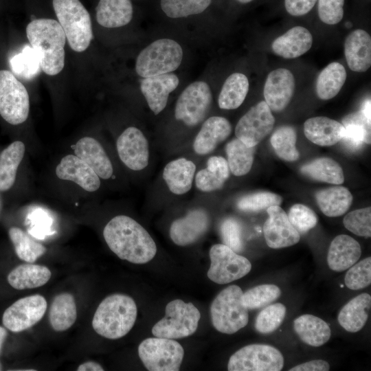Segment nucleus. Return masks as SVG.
I'll list each match as a JSON object with an SVG mask.
<instances>
[{
  "label": "nucleus",
  "instance_id": "obj_1",
  "mask_svg": "<svg viewBox=\"0 0 371 371\" xmlns=\"http://www.w3.org/2000/svg\"><path fill=\"white\" fill-rule=\"evenodd\" d=\"M103 236L118 258L134 264L146 263L157 253V245L146 229L126 215L111 218L103 229Z\"/></svg>",
  "mask_w": 371,
  "mask_h": 371
},
{
  "label": "nucleus",
  "instance_id": "obj_2",
  "mask_svg": "<svg viewBox=\"0 0 371 371\" xmlns=\"http://www.w3.org/2000/svg\"><path fill=\"white\" fill-rule=\"evenodd\" d=\"M26 34L38 54L42 70L49 76L59 74L65 65L67 39L60 23L51 19H35L28 23Z\"/></svg>",
  "mask_w": 371,
  "mask_h": 371
},
{
  "label": "nucleus",
  "instance_id": "obj_3",
  "mask_svg": "<svg viewBox=\"0 0 371 371\" xmlns=\"http://www.w3.org/2000/svg\"><path fill=\"white\" fill-rule=\"evenodd\" d=\"M137 315V306L131 297L121 293L112 294L106 297L98 306L92 327L105 338L117 339L131 330Z\"/></svg>",
  "mask_w": 371,
  "mask_h": 371
},
{
  "label": "nucleus",
  "instance_id": "obj_4",
  "mask_svg": "<svg viewBox=\"0 0 371 371\" xmlns=\"http://www.w3.org/2000/svg\"><path fill=\"white\" fill-rule=\"evenodd\" d=\"M53 7L71 48L86 50L93 38L89 13L79 0H53Z\"/></svg>",
  "mask_w": 371,
  "mask_h": 371
},
{
  "label": "nucleus",
  "instance_id": "obj_5",
  "mask_svg": "<svg viewBox=\"0 0 371 371\" xmlns=\"http://www.w3.org/2000/svg\"><path fill=\"white\" fill-rule=\"evenodd\" d=\"M243 292L237 285L221 291L210 306L213 326L225 334H234L244 328L249 321L248 309L243 304Z\"/></svg>",
  "mask_w": 371,
  "mask_h": 371
},
{
  "label": "nucleus",
  "instance_id": "obj_6",
  "mask_svg": "<svg viewBox=\"0 0 371 371\" xmlns=\"http://www.w3.org/2000/svg\"><path fill=\"white\" fill-rule=\"evenodd\" d=\"M183 50L175 41L161 38L143 49L136 59L135 71L142 78L170 73L181 65Z\"/></svg>",
  "mask_w": 371,
  "mask_h": 371
},
{
  "label": "nucleus",
  "instance_id": "obj_7",
  "mask_svg": "<svg viewBox=\"0 0 371 371\" xmlns=\"http://www.w3.org/2000/svg\"><path fill=\"white\" fill-rule=\"evenodd\" d=\"M165 313L152 328L155 337L176 339L192 335L201 318L199 309L192 303L179 299L168 302Z\"/></svg>",
  "mask_w": 371,
  "mask_h": 371
},
{
  "label": "nucleus",
  "instance_id": "obj_8",
  "mask_svg": "<svg viewBox=\"0 0 371 371\" xmlns=\"http://www.w3.org/2000/svg\"><path fill=\"white\" fill-rule=\"evenodd\" d=\"M139 357L150 371H177L184 356L181 345L175 339L149 337L138 347Z\"/></svg>",
  "mask_w": 371,
  "mask_h": 371
},
{
  "label": "nucleus",
  "instance_id": "obj_9",
  "mask_svg": "<svg viewBox=\"0 0 371 371\" xmlns=\"http://www.w3.org/2000/svg\"><path fill=\"white\" fill-rule=\"evenodd\" d=\"M30 113V98L25 86L8 70H0V115L8 123H23Z\"/></svg>",
  "mask_w": 371,
  "mask_h": 371
},
{
  "label": "nucleus",
  "instance_id": "obj_10",
  "mask_svg": "<svg viewBox=\"0 0 371 371\" xmlns=\"http://www.w3.org/2000/svg\"><path fill=\"white\" fill-rule=\"evenodd\" d=\"M284 363L281 352L266 344L245 346L229 358L227 370L229 371H280Z\"/></svg>",
  "mask_w": 371,
  "mask_h": 371
},
{
  "label": "nucleus",
  "instance_id": "obj_11",
  "mask_svg": "<svg viewBox=\"0 0 371 371\" xmlns=\"http://www.w3.org/2000/svg\"><path fill=\"white\" fill-rule=\"evenodd\" d=\"M210 267L207 275L214 282L225 284L240 279L251 269V264L224 244H216L210 250Z\"/></svg>",
  "mask_w": 371,
  "mask_h": 371
},
{
  "label": "nucleus",
  "instance_id": "obj_12",
  "mask_svg": "<svg viewBox=\"0 0 371 371\" xmlns=\"http://www.w3.org/2000/svg\"><path fill=\"white\" fill-rule=\"evenodd\" d=\"M212 101L209 85L203 81L194 82L179 96L175 109V118L188 126H195L205 119Z\"/></svg>",
  "mask_w": 371,
  "mask_h": 371
},
{
  "label": "nucleus",
  "instance_id": "obj_13",
  "mask_svg": "<svg viewBox=\"0 0 371 371\" xmlns=\"http://www.w3.org/2000/svg\"><path fill=\"white\" fill-rule=\"evenodd\" d=\"M275 118L265 101H261L243 115L236 128V138L247 146L254 147L273 129Z\"/></svg>",
  "mask_w": 371,
  "mask_h": 371
},
{
  "label": "nucleus",
  "instance_id": "obj_14",
  "mask_svg": "<svg viewBox=\"0 0 371 371\" xmlns=\"http://www.w3.org/2000/svg\"><path fill=\"white\" fill-rule=\"evenodd\" d=\"M45 298L38 294L22 297L3 313L2 322L12 332L19 333L27 330L38 322L47 310Z\"/></svg>",
  "mask_w": 371,
  "mask_h": 371
},
{
  "label": "nucleus",
  "instance_id": "obj_15",
  "mask_svg": "<svg viewBox=\"0 0 371 371\" xmlns=\"http://www.w3.org/2000/svg\"><path fill=\"white\" fill-rule=\"evenodd\" d=\"M116 149L121 161L131 170H142L148 164V142L137 127L129 126L120 135Z\"/></svg>",
  "mask_w": 371,
  "mask_h": 371
},
{
  "label": "nucleus",
  "instance_id": "obj_16",
  "mask_svg": "<svg viewBox=\"0 0 371 371\" xmlns=\"http://www.w3.org/2000/svg\"><path fill=\"white\" fill-rule=\"evenodd\" d=\"M267 212L269 217L264 224L263 233L269 247L280 249L299 242L300 234L291 225L288 215L280 205L270 206Z\"/></svg>",
  "mask_w": 371,
  "mask_h": 371
},
{
  "label": "nucleus",
  "instance_id": "obj_17",
  "mask_svg": "<svg viewBox=\"0 0 371 371\" xmlns=\"http://www.w3.org/2000/svg\"><path fill=\"white\" fill-rule=\"evenodd\" d=\"M295 87L294 76L289 69L278 68L271 71L263 89L265 101L271 111L284 110L292 99Z\"/></svg>",
  "mask_w": 371,
  "mask_h": 371
},
{
  "label": "nucleus",
  "instance_id": "obj_18",
  "mask_svg": "<svg viewBox=\"0 0 371 371\" xmlns=\"http://www.w3.org/2000/svg\"><path fill=\"white\" fill-rule=\"evenodd\" d=\"M55 172L58 179L73 182L89 192L97 191L101 186V179L95 172L74 154L63 157Z\"/></svg>",
  "mask_w": 371,
  "mask_h": 371
},
{
  "label": "nucleus",
  "instance_id": "obj_19",
  "mask_svg": "<svg viewBox=\"0 0 371 371\" xmlns=\"http://www.w3.org/2000/svg\"><path fill=\"white\" fill-rule=\"evenodd\" d=\"M209 225L207 213L203 209H194L172 223L170 236L177 245L187 246L197 241L207 232Z\"/></svg>",
  "mask_w": 371,
  "mask_h": 371
},
{
  "label": "nucleus",
  "instance_id": "obj_20",
  "mask_svg": "<svg viewBox=\"0 0 371 371\" xmlns=\"http://www.w3.org/2000/svg\"><path fill=\"white\" fill-rule=\"evenodd\" d=\"M179 78L172 73L144 78L140 89L150 109L157 115L166 106L169 94L179 85Z\"/></svg>",
  "mask_w": 371,
  "mask_h": 371
},
{
  "label": "nucleus",
  "instance_id": "obj_21",
  "mask_svg": "<svg viewBox=\"0 0 371 371\" xmlns=\"http://www.w3.org/2000/svg\"><path fill=\"white\" fill-rule=\"evenodd\" d=\"M74 155L86 162L102 179L113 175L112 163L102 144L92 137H83L73 146Z\"/></svg>",
  "mask_w": 371,
  "mask_h": 371
},
{
  "label": "nucleus",
  "instance_id": "obj_22",
  "mask_svg": "<svg viewBox=\"0 0 371 371\" xmlns=\"http://www.w3.org/2000/svg\"><path fill=\"white\" fill-rule=\"evenodd\" d=\"M232 133V125L225 117L212 116L202 124L193 142V149L199 155L212 153Z\"/></svg>",
  "mask_w": 371,
  "mask_h": 371
},
{
  "label": "nucleus",
  "instance_id": "obj_23",
  "mask_svg": "<svg viewBox=\"0 0 371 371\" xmlns=\"http://www.w3.org/2000/svg\"><path fill=\"white\" fill-rule=\"evenodd\" d=\"M344 54L349 68L365 72L371 66V37L363 30L351 32L344 42Z\"/></svg>",
  "mask_w": 371,
  "mask_h": 371
},
{
  "label": "nucleus",
  "instance_id": "obj_24",
  "mask_svg": "<svg viewBox=\"0 0 371 371\" xmlns=\"http://www.w3.org/2000/svg\"><path fill=\"white\" fill-rule=\"evenodd\" d=\"M313 45V36L308 30L295 26L272 43L274 54L286 59L297 58L307 52Z\"/></svg>",
  "mask_w": 371,
  "mask_h": 371
},
{
  "label": "nucleus",
  "instance_id": "obj_25",
  "mask_svg": "<svg viewBox=\"0 0 371 371\" xmlns=\"http://www.w3.org/2000/svg\"><path fill=\"white\" fill-rule=\"evenodd\" d=\"M361 255L359 243L350 236L341 234L336 236L330 245L328 265L333 271H344L355 264Z\"/></svg>",
  "mask_w": 371,
  "mask_h": 371
},
{
  "label": "nucleus",
  "instance_id": "obj_26",
  "mask_svg": "<svg viewBox=\"0 0 371 371\" xmlns=\"http://www.w3.org/2000/svg\"><path fill=\"white\" fill-rule=\"evenodd\" d=\"M196 168L192 161L184 157L178 158L165 166L162 177L172 193L182 195L191 190Z\"/></svg>",
  "mask_w": 371,
  "mask_h": 371
},
{
  "label": "nucleus",
  "instance_id": "obj_27",
  "mask_svg": "<svg viewBox=\"0 0 371 371\" xmlns=\"http://www.w3.org/2000/svg\"><path fill=\"white\" fill-rule=\"evenodd\" d=\"M304 133L313 143L321 146H329L341 141L345 128L342 124L335 120L326 117H314L304 122Z\"/></svg>",
  "mask_w": 371,
  "mask_h": 371
},
{
  "label": "nucleus",
  "instance_id": "obj_28",
  "mask_svg": "<svg viewBox=\"0 0 371 371\" xmlns=\"http://www.w3.org/2000/svg\"><path fill=\"white\" fill-rule=\"evenodd\" d=\"M371 307V296L363 293L350 300L339 311L338 322L346 331L356 333L365 326Z\"/></svg>",
  "mask_w": 371,
  "mask_h": 371
},
{
  "label": "nucleus",
  "instance_id": "obj_29",
  "mask_svg": "<svg viewBox=\"0 0 371 371\" xmlns=\"http://www.w3.org/2000/svg\"><path fill=\"white\" fill-rule=\"evenodd\" d=\"M95 10L98 23L107 28L126 25L133 17L130 0H100Z\"/></svg>",
  "mask_w": 371,
  "mask_h": 371
},
{
  "label": "nucleus",
  "instance_id": "obj_30",
  "mask_svg": "<svg viewBox=\"0 0 371 371\" xmlns=\"http://www.w3.org/2000/svg\"><path fill=\"white\" fill-rule=\"evenodd\" d=\"M293 328L303 342L313 347L324 345L331 335L328 324L311 314H304L295 319Z\"/></svg>",
  "mask_w": 371,
  "mask_h": 371
},
{
  "label": "nucleus",
  "instance_id": "obj_31",
  "mask_svg": "<svg viewBox=\"0 0 371 371\" xmlns=\"http://www.w3.org/2000/svg\"><path fill=\"white\" fill-rule=\"evenodd\" d=\"M342 124L345 133L341 141L347 149L357 151L362 147L363 143L370 144V122L361 111L345 116Z\"/></svg>",
  "mask_w": 371,
  "mask_h": 371
},
{
  "label": "nucleus",
  "instance_id": "obj_32",
  "mask_svg": "<svg viewBox=\"0 0 371 371\" xmlns=\"http://www.w3.org/2000/svg\"><path fill=\"white\" fill-rule=\"evenodd\" d=\"M51 276L52 273L47 267L28 262L13 269L7 279L13 288L23 290L43 286Z\"/></svg>",
  "mask_w": 371,
  "mask_h": 371
},
{
  "label": "nucleus",
  "instance_id": "obj_33",
  "mask_svg": "<svg viewBox=\"0 0 371 371\" xmlns=\"http://www.w3.org/2000/svg\"><path fill=\"white\" fill-rule=\"evenodd\" d=\"M25 153V146L19 140L12 142L0 153V192L8 191L14 186Z\"/></svg>",
  "mask_w": 371,
  "mask_h": 371
},
{
  "label": "nucleus",
  "instance_id": "obj_34",
  "mask_svg": "<svg viewBox=\"0 0 371 371\" xmlns=\"http://www.w3.org/2000/svg\"><path fill=\"white\" fill-rule=\"evenodd\" d=\"M76 317L77 308L74 297L66 292L55 296L49 311L51 327L55 331H65L75 323Z\"/></svg>",
  "mask_w": 371,
  "mask_h": 371
},
{
  "label": "nucleus",
  "instance_id": "obj_35",
  "mask_svg": "<svg viewBox=\"0 0 371 371\" xmlns=\"http://www.w3.org/2000/svg\"><path fill=\"white\" fill-rule=\"evenodd\" d=\"M315 197L321 211L330 217L344 214L352 202L350 192L340 186L321 190L316 193Z\"/></svg>",
  "mask_w": 371,
  "mask_h": 371
},
{
  "label": "nucleus",
  "instance_id": "obj_36",
  "mask_svg": "<svg viewBox=\"0 0 371 371\" xmlns=\"http://www.w3.org/2000/svg\"><path fill=\"white\" fill-rule=\"evenodd\" d=\"M249 91V80L241 73L231 74L225 81L218 98V106L231 110L238 108L244 102Z\"/></svg>",
  "mask_w": 371,
  "mask_h": 371
},
{
  "label": "nucleus",
  "instance_id": "obj_37",
  "mask_svg": "<svg viewBox=\"0 0 371 371\" xmlns=\"http://www.w3.org/2000/svg\"><path fill=\"white\" fill-rule=\"evenodd\" d=\"M344 67L339 63L328 64L319 73L316 82V93L319 98L330 100L336 96L346 80Z\"/></svg>",
  "mask_w": 371,
  "mask_h": 371
},
{
  "label": "nucleus",
  "instance_id": "obj_38",
  "mask_svg": "<svg viewBox=\"0 0 371 371\" xmlns=\"http://www.w3.org/2000/svg\"><path fill=\"white\" fill-rule=\"evenodd\" d=\"M301 172L319 181L339 185L344 183L342 168L337 162L328 157L318 158L304 164Z\"/></svg>",
  "mask_w": 371,
  "mask_h": 371
},
{
  "label": "nucleus",
  "instance_id": "obj_39",
  "mask_svg": "<svg viewBox=\"0 0 371 371\" xmlns=\"http://www.w3.org/2000/svg\"><path fill=\"white\" fill-rule=\"evenodd\" d=\"M225 151L229 170L234 175L243 176L249 172L254 161V147L235 138L227 144Z\"/></svg>",
  "mask_w": 371,
  "mask_h": 371
},
{
  "label": "nucleus",
  "instance_id": "obj_40",
  "mask_svg": "<svg viewBox=\"0 0 371 371\" xmlns=\"http://www.w3.org/2000/svg\"><path fill=\"white\" fill-rule=\"evenodd\" d=\"M8 234L17 256L26 262H34L47 251L43 245L19 227H10Z\"/></svg>",
  "mask_w": 371,
  "mask_h": 371
},
{
  "label": "nucleus",
  "instance_id": "obj_41",
  "mask_svg": "<svg viewBox=\"0 0 371 371\" xmlns=\"http://www.w3.org/2000/svg\"><path fill=\"white\" fill-rule=\"evenodd\" d=\"M296 132L290 126H282L277 128L271 137V144L276 153L281 159L293 161L299 158L296 148Z\"/></svg>",
  "mask_w": 371,
  "mask_h": 371
},
{
  "label": "nucleus",
  "instance_id": "obj_42",
  "mask_svg": "<svg viewBox=\"0 0 371 371\" xmlns=\"http://www.w3.org/2000/svg\"><path fill=\"white\" fill-rule=\"evenodd\" d=\"M281 295L278 286L274 284H261L243 293V304L249 309H259L276 300Z\"/></svg>",
  "mask_w": 371,
  "mask_h": 371
},
{
  "label": "nucleus",
  "instance_id": "obj_43",
  "mask_svg": "<svg viewBox=\"0 0 371 371\" xmlns=\"http://www.w3.org/2000/svg\"><path fill=\"white\" fill-rule=\"evenodd\" d=\"M212 0H161V8L170 18H182L203 12Z\"/></svg>",
  "mask_w": 371,
  "mask_h": 371
},
{
  "label": "nucleus",
  "instance_id": "obj_44",
  "mask_svg": "<svg viewBox=\"0 0 371 371\" xmlns=\"http://www.w3.org/2000/svg\"><path fill=\"white\" fill-rule=\"evenodd\" d=\"M286 309L284 304L276 303L265 306L257 315L256 330L261 334H269L275 331L282 323Z\"/></svg>",
  "mask_w": 371,
  "mask_h": 371
},
{
  "label": "nucleus",
  "instance_id": "obj_45",
  "mask_svg": "<svg viewBox=\"0 0 371 371\" xmlns=\"http://www.w3.org/2000/svg\"><path fill=\"white\" fill-rule=\"evenodd\" d=\"M281 203L280 196L269 192H260L241 197L237 202V207L244 212H258L272 205H280Z\"/></svg>",
  "mask_w": 371,
  "mask_h": 371
},
{
  "label": "nucleus",
  "instance_id": "obj_46",
  "mask_svg": "<svg viewBox=\"0 0 371 371\" xmlns=\"http://www.w3.org/2000/svg\"><path fill=\"white\" fill-rule=\"evenodd\" d=\"M12 64L13 70L27 79L34 78L41 67L38 54L28 45L13 58Z\"/></svg>",
  "mask_w": 371,
  "mask_h": 371
},
{
  "label": "nucleus",
  "instance_id": "obj_47",
  "mask_svg": "<svg viewBox=\"0 0 371 371\" xmlns=\"http://www.w3.org/2000/svg\"><path fill=\"white\" fill-rule=\"evenodd\" d=\"M346 286L351 290H359L371 283V258L368 257L349 268L346 273Z\"/></svg>",
  "mask_w": 371,
  "mask_h": 371
},
{
  "label": "nucleus",
  "instance_id": "obj_48",
  "mask_svg": "<svg viewBox=\"0 0 371 371\" xmlns=\"http://www.w3.org/2000/svg\"><path fill=\"white\" fill-rule=\"evenodd\" d=\"M344 227L355 235L371 236V208L358 209L347 214L343 221Z\"/></svg>",
  "mask_w": 371,
  "mask_h": 371
},
{
  "label": "nucleus",
  "instance_id": "obj_49",
  "mask_svg": "<svg viewBox=\"0 0 371 371\" xmlns=\"http://www.w3.org/2000/svg\"><path fill=\"white\" fill-rule=\"evenodd\" d=\"M288 218L300 234H304L315 227L318 218L313 210L302 204H295L289 210Z\"/></svg>",
  "mask_w": 371,
  "mask_h": 371
},
{
  "label": "nucleus",
  "instance_id": "obj_50",
  "mask_svg": "<svg viewBox=\"0 0 371 371\" xmlns=\"http://www.w3.org/2000/svg\"><path fill=\"white\" fill-rule=\"evenodd\" d=\"M223 244L236 253L243 249L242 227L240 223L233 218L225 219L220 227Z\"/></svg>",
  "mask_w": 371,
  "mask_h": 371
},
{
  "label": "nucleus",
  "instance_id": "obj_51",
  "mask_svg": "<svg viewBox=\"0 0 371 371\" xmlns=\"http://www.w3.org/2000/svg\"><path fill=\"white\" fill-rule=\"evenodd\" d=\"M344 0H318L319 18L328 25L339 23L344 16Z\"/></svg>",
  "mask_w": 371,
  "mask_h": 371
},
{
  "label": "nucleus",
  "instance_id": "obj_52",
  "mask_svg": "<svg viewBox=\"0 0 371 371\" xmlns=\"http://www.w3.org/2000/svg\"><path fill=\"white\" fill-rule=\"evenodd\" d=\"M196 187L202 192H212L221 188L226 179L217 172L205 168L195 175Z\"/></svg>",
  "mask_w": 371,
  "mask_h": 371
},
{
  "label": "nucleus",
  "instance_id": "obj_53",
  "mask_svg": "<svg viewBox=\"0 0 371 371\" xmlns=\"http://www.w3.org/2000/svg\"><path fill=\"white\" fill-rule=\"evenodd\" d=\"M317 0H284V6L289 14L300 16L309 12Z\"/></svg>",
  "mask_w": 371,
  "mask_h": 371
},
{
  "label": "nucleus",
  "instance_id": "obj_54",
  "mask_svg": "<svg viewBox=\"0 0 371 371\" xmlns=\"http://www.w3.org/2000/svg\"><path fill=\"white\" fill-rule=\"evenodd\" d=\"M223 177L226 180L229 177V168L227 161L223 157L212 156L207 161V167Z\"/></svg>",
  "mask_w": 371,
  "mask_h": 371
},
{
  "label": "nucleus",
  "instance_id": "obj_55",
  "mask_svg": "<svg viewBox=\"0 0 371 371\" xmlns=\"http://www.w3.org/2000/svg\"><path fill=\"white\" fill-rule=\"evenodd\" d=\"M330 370L329 363L322 359H315L300 363L290 368L289 371H328Z\"/></svg>",
  "mask_w": 371,
  "mask_h": 371
},
{
  "label": "nucleus",
  "instance_id": "obj_56",
  "mask_svg": "<svg viewBox=\"0 0 371 371\" xmlns=\"http://www.w3.org/2000/svg\"><path fill=\"white\" fill-rule=\"evenodd\" d=\"M78 371H102L104 368L98 363L94 361H87L80 364Z\"/></svg>",
  "mask_w": 371,
  "mask_h": 371
},
{
  "label": "nucleus",
  "instance_id": "obj_57",
  "mask_svg": "<svg viewBox=\"0 0 371 371\" xmlns=\"http://www.w3.org/2000/svg\"><path fill=\"white\" fill-rule=\"evenodd\" d=\"M370 110L371 102L370 99H368L363 104L361 111L363 113V114L365 115V117L368 119L369 122H371Z\"/></svg>",
  "mask_w": 371,
  "mask_h": 371
},
{
  "label": "nucleus",
  "instance_id": "obj_58",
  "mask_svg": "<svg viewBox=\"0 0 371 371\" xmlns=\"http://www.w3.org/2000/svg\"><path fill=\"white\" fill-rule=\"evenodd\" d=\"M7 330L4 328L0 326V350L5 338L7 337Z\"/></svg>",
  "mask_w": 371,
  "mask_h": 371
},
{
  "label": "nucleus",
  "instance_id": "obj_59",
  "mask_svg": "<svg viewBox=\"0 0 371 371\" xmlns=\"http://www.w3.org/2000/svg\"><path fill=\"white\" fill-rule=\"evenodd\" d=\"M236 1L242 3H247L251 2L253 0H236Z\"/></svg>",
  "mask_w": 371,
  "mask_h": 371
},
{
  "label": "nucleus",
  "instance_id": "obj_60",
  "mask_svg": "<svg viewBox=\"0 0 371 371\" xmlns=\"http://www.w3.org/2000/svg\"><path fill=\"white\" fill-rule=\"evenodd\" d=\"M1 200H0V210H1Z\"/></svg>",
  "mask_w": 371,
  "mask_h": 371
},
{
  "label": "nucleus",
  "instance_id": "obj_61",
  "mask_svg": "<svg viewBox=\"0 0 371 371\" xmlns=\"http://www.w3.org/2000/svg\"><path fill=\"white\" fill-rule=\"evenodd\" d=\"M1 364H0V370H1Z\"/></svg>",
  "mask_w": 371,
  "mask_h": 371
}]
</instances>
